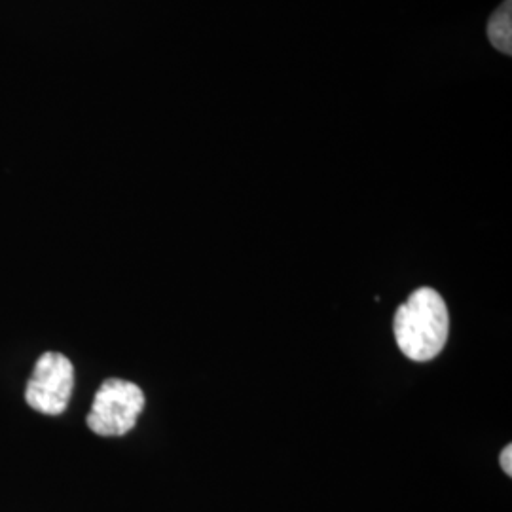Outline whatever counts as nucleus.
Instances as JSON below:
<instances>
[{"mask_svg":"<svg viewBox=\"0 0 512 512\" xmlns=\"http://www.w3.org/2000/svg\"><path fill=\"white\" fill-rule=\"evenodd\" d=\"M74 366L65 355L46 351L38 357L25 389V401L40 414L59 416L73 397Z\"/></svg>","mask_w":512,"mask_h":512,"instance_id":"3","label":"nucleus"},{"mask_svg":"<svg viewBox=\"0 0 512 512\" xmlns=\"http://www.w3.org/2000/svg\"><path fill=\"white\" fill-rule=\"evenodd\" d=\"M501 469L507 473V475L512 476V446L509 444L503 452H501Z\"/></svg>","mask_w":512,"mask_h":512,"instance_id":"5","label":"nucleus"},{"mask_svg":"<svg viewBox=\"0 0 512 512\" xmlns=\"http://www.w3.org/2000/svg\"><path fill=\"white\" fill-rule=\"evenodd\" d=\"M145 408V393L139 385L110 378L95 393L88 427L99 437H122L129 433Z\"/></svg>","mask_w":512,"mask_h":512,"instance_id":"2","label":"nucleus"},{"mask_svg":"<svg viewBox=\"0 0 512 512\" xmlns=\"http://www.w3.org/2000/svg\"><path fill=\"white\" fill-rule=\"evenodd\" d=\"M395 340L404 355L416 363L435 359L446 346L450 315L444 298L431 287L408 296L395 313Z\"/></svg>","mask_w":512,"mask_h":512,"instance_id":"1","label":"nucleus"},{"mask_svg":"<svg viewBox=\"0 0 512 512\" xmlns=\"http://www.w3.org/2000/svg\"><path fill=\"white\" fill-rule=\"evenodd\" d=\"M512 2L505 0L488 21V38L503 54H512Z\"/></svg>","mask_w":512,"mask_h":512,"instance_id":"4","label":"nucleus"}]
</instances>
